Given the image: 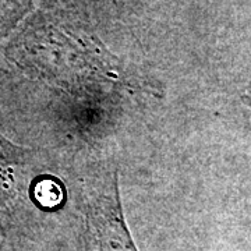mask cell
Masks as SVG:
<instances>
[{
  "label": "cell",
  "mask_w": 251,
  "mask_h": 251,
  "mask_svg": "<svg viewBox=\"0 0 251 251\" xmlns=\"http://www.w3.org/2000/svg\"><path fill=\"white\" fill-rule=\"evenodd\" d=\"M38 198L39 201L48 206H53L56 204H59L63 198V191L62 188L59 187V184L56 181L52 180H46L42 181L39 186H38Z\"/></svg>",
  "instance_id": "cell-2"
},
{
  "label": "cell",
  "mask_w": 251,
  "mask_h": 251,
  "mask_svg": "<svg viewBox=\"0 0 251 251\" xmlns=\"http://www.w3.org/2000/svg\"><path fill=\"white\" fill-rule=\"evenodd\" d=\"M87 225L91 251H138L126 226L116 184L91 204Z\"/></svg>",
  "instance_id": "cell-1"
},
{
  "label": "cell",
  "mask_w": 251,
  "mask_h": 251,
  "mask_svg": "<svg viewBox=\"0 0 251 251\" xmlns=\"http://www.w3.org/2000/svg\"><path fill=\"white\" fill-rule=\"evenodd\" d=\"M13 152V150L9 148V143H6L1 137H0V171L3 169V163H9L10 155Z\"/></svg>",
  "instance_id": "cell-3"
},
{
  "label": "cell",
  "mask_w": 251,
  "mask_h": 251,
  "mask_svg": "<svg viewBox=\"0 0 251 251\" xmlns=\"http://www.w3.org/2000/svg\"><path fill=\"white\" fill-rule=\"evenodd\" d=\"M246 97H247V99H249V103H250V106H251V88H250V90H247V94H246Z\"/></svg>",
  "instance_id": "cell-4"
}]
</instances>
